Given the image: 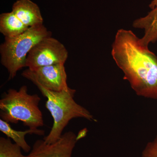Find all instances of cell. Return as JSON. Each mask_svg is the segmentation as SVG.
<instances>
[{"label": "cell", "instance_id": "cell-1", "mask_svg": "<svg viewBox=\"0 0 157 157\" xmlns=\"http://www.w3.org/2000/svg\"><path fill=\"white\" fill-rule=\"evenodd\" d=\"M111 55L137 95L157 99V56L140 38L130 30H118Z\"/></svg>", "mask_w": 157, "mask_h": 157}, {"label": "cell", "instance_id": "cell-2", "mask_svg": "<svg viewBox=\"0 0 157 157\" xmlns=\"http://www.w3.org/2000/svg\"><path fill=\"white\" fill-rule=\"evenodd\" d=\"M47 98L45 107L53 118V124L50 132L43 138L47 144L56 142L71 120L83 118L90 121H96L95 119L87 109L74 101L76 90L69 88L60 92H53L46 89L35 80H31Z\"/></svg>", "mask_w": 157, "mask_h": 157}, {"label": "cell", "instance_id": "cell-3", "mask_svg": "<svg viewBox=\"0 0 157 157\" xmlns=\"http://www.w3.org/2000/svg\"><path fill=\"white\" fill-rule=\"evenodd\" d=\"M26 86L18 90L10 89L3 94L0 100V116L8 123L22 122L25 126L37 130L44 125L43 115L39 107L41 99L36 94L28 92Z\"/></svg>", "mask_w": 157, "mask_h": 157}, {"label": "cell", "instance_id": "cell-4", "mask_svg": "<svg viewBox=\"0 0 157 157\" xmlns=\"http://www.w3.org/2000/svg\"><path fill=\"white\" fill-rule=\"evenodd\" d=\"M51 36V32L43 24L29 27L14 38H5L0 45L1 63L8 70L9 80L26 67L27 57L32 48L42 39Z\"/></svg>", "mask_w": 157, "mask_h": 157}, {"label": "cell", "instance_id": "cell-5", "mask_svg": "<svg viewBox=\"0 0 157 157\" xmlns=\"http://www.w3.org/2000/svg\"><path fill=\"white\" fill-rule=\"evenodd\" d=\"M68 52L63 44L51 36L45 37L32 48L27 57L26 67L30 69L64 64Z\"/></svg>", "mask_w": 157, "mask_h": 157}, {"label": "cell", "instance_id": "cell-6", "mask_svg": "<svg viewBox=\"0 0 157 157\" xmlns=\"http://www.w3.org/2000/svg\"><path fill=\"white\" fill-rule=\"evenodd\" d=\"M64 64H57L25 70L21 75L29 80H35L46 89L60 92L69 88Z\"/></svg>", "mask_w": 157, "mask_h": 157}, {"label": "cell", "instance_id": "cell-7", "mask_svg": "<svg viewBox=\"0 0 157 157\" xmlns=\"http://www.w3.org/2000/svg\"><path fill=\"white\" fill-rule=\"evenodd\" d=\"M78 140L77 135L70 131L62 135L56 142L50 144L43 139H39L35 141L26 157H72Z\"/></svg>", "mask_w": 157, "mask_h": 157}, {"label": "cell", "instance_id": "cell-8", "mask_svg": "<svg viewBox=\"0 0 157 157\" xmlns=\"http://www.w3.org/2000/svg\"><path fill=\"white\" fill-rule=\"evenodd\" d=\"M11 11L29 27L43 24L39 6L31 0H17L12 6Z\"/></svg>", "mask_w": 157, "mask_h": 157}, {"label": "cell", "instance_id": "cell-9", "mask_svg": "<svg viewBox=\"0 0 157 157\" xmlns=\"http://www.w3.org/2000/svg\"><path fill=\"white\" fill-rule=\"evenodd\" d=\"M133 26L144 30V35L140 39V43L144 46L148 47L150 43L157 42V7L145 17L134 21Z\"/></svg>", "mask_w": 157, "mask_h": 157}, {"label": "cell", "instance_id": "cell-10", "mask_svg": "<svg viewBox=\"0 0 157 157\" xmlns=\"http://www.w3.org/2000/svg\"><path fill=\"white\" fill-rule=\"evenodd\" d=\"M0 131L8 138L12 139L14 143L19 145L23 150L26 153L30 152L32 148L26 141L25 135L28 134H35L39 136H43L45 134L44 130L39 129L37 130L29 129L25 131H17L12 128L9 123L2 119H0Z\"/></svg>", "mask_w": 157, "mask_h": 157}, {"label": "cell", "instance_id": "cell-11", "mask_svg": "<svg viewBox=\"0 0 157 157\" xmlns=\"http://www.w3.org/2000/svg\"><path fill=\"white\" fill-rule=\"evenodd\" d=\"M29 27L12 12L0 14V32L5 38H12L25 32Z\"/></svg>", "mask_w": 157, "mask_h": 157}, {"label": "cell", "instance_id": "cell-12", "mask_svg": "<svg viewBox=\"0 0 157 157\" xmlns=\"http://www.w3.org/2000/svg\"><path fill=\"white\" fill-rule=\"evenodd\" d=\"M21 149L16 143H12L10 138L0 137V157H26Z\"/></svg>", "mask_w": 157, "mask_h": 157}, {"label": "cell", "instance_id": "cell-13", "mask_svg": "<svg viewBox=\"0 0 157 157\" xmlns=\"http://www.w3.org/2000/svg\"><path fill=\"white\" fill-rule=\"evenodd\" d=\"M142 157H157V135L154 140L147 144Z\"/></svg>", "mask_w": 157, "mask_h": 157}, {"label": "cell", "instance_id": "cell-14", "mask_svg": "<svg viewBox=\"0 0 157 157\" xmlns=\"http://www.w3.org/2000/svg\"><path fill=\"white\" fill-rule=\"evenodd\" d=\"M86 130H85V129L82 130L81 132L78 133V135H77V139H78V140L85 136L86 133Z\"/></svg>", "mask_w": 157, "mask_h": 157}, {"label": "cell", "instance_id": "cell-15", "mask_svg": "<svg viewBox=\"0 0 157 157\" xmlns=\"http://www.w3.org/2000/svg\"><path fill=\"white\" fill-rule=\"evenodd\" d=\"M149 7L151 9H153L157 7V0H153L150 4Z\"/></svg>", "mask_w": 157, "mask_h": 157}]
</instances>
